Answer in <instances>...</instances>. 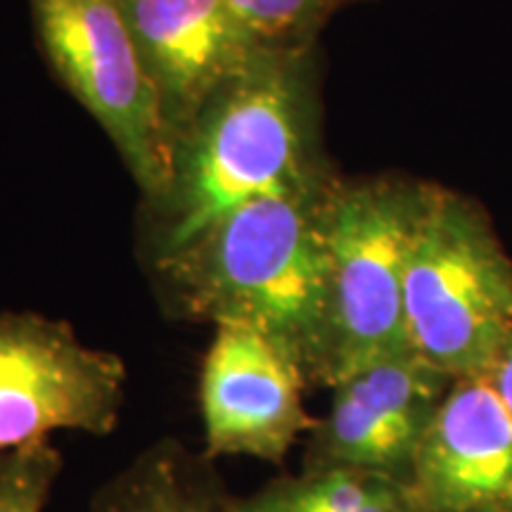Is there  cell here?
I'll return each instance as SVG.
<instances>
[{"instance_id":"cell-1","label":"cell","mask_w":512,"mask_h":512,"mask_svg":"<svg viewBox=\"0 0 512 512\" xmlns=\"http://www.w3.org/2000/svg\"><path fill=\"white\" fill-rule=\"evenodd\" d=\"M320 133L313 48H266L228 79L171 147V178L143 204L152 273L268 192L332 178Z\"/></svg>"},{"instance_id":"cell-2","label":"cell","mask_w":512,"mask_h":512,"mask_svg":"<svg viewBox=\"0 0 512 512\" xmlns=\"http://www.w3.org/2000/svg\"><path fill=\"white\" fill-rule=\"evenodd\" d=\"M337 181L268 192L233 211L155 273L164 302L190 320L266 332L309 387H328V209Z\"/></svg>"},{"instance_id":"cell-3","label":"cell","mask_w":512,"mask_h":512,"mask_svg":"<svg viewBox=\"0 0 512 512\" xmlns=\"http://www.w3.org/2000/svg\"><path fill=\"white\" fill-rule=\"evenodd\" d=\"M413 356L441 373L484 377L512 330V259L475 197L432 183L406 268Z\"/></svg>"},{"instance_id":"cell-4","label":"cell","mask_w":512,"mask_h":512,"mask_svg":"<svg viewBox=\"0 0 512 512\" xmlns=\"http://www.w3.org/2000/svg\"><path fill=\"white\" fill-rule=\"evenodd\" d=\"M430 190V181L401 174L339 176L328 209V387L413 354L406 268Z\"/></svg>"},{"instance_id":"cell-5","label":"cell","mask_w":512,"mask_h":512,"mask_svg":"<svg viewBox=\"0 0 512 512\" xmlns=\"http://www.w3.org/2000/svg\"><path fill=\"white\" fill-rule=\"evenodd\" d=\"M43 55L62 86L102 126L143 192L171 178V145L157 95L114 0H29Z\"/></svg>"},{"instance_id":"cell-6","label":"cell","mask_w":512,"mask_h":512,"mask_svg":"<svg viewBox=\"0 0 512 512\" xmlns=\"http://www.w3.org/2000/svg\"><path fill=\"white\" fill-rule=\"evenodd\" d=\"M126 384L124 358L86 344L67 320L0 311V453L55 432L107 437Z\"/></svg>"},{"instance_id":"cell-7","label":"cell","mask_w":512,"mask_h":512,"mask_svg":"<svg viewBox=\"0 0 512 512\" xmlns=\"http://www.w3.org/2000/svg\"><path fill=\"white\" fill-rule=\"evenodd\" d=\"M456 382L418 356L377 361L342 377L313 422L304 470H356L408 486L441 401Z\"/></svg>"},{"instance_id":"cell-8","label":"cell","mask_w":512,"mask_h":512,"mask_svg":"<svg viewBox=\"0 0 512 512\" xmlns=\"http://www.w3.org/2000/svg\"><path fill=\"white\" fill-rule=\"evenodd\" d=\"M200 373L204 453L280 463L313 420L304 406V370L266 332L214 325Z\"/></svg>"},{"instance_id":"cell-9","label":"cell","mask_w":512,"mask_h":512,"mask_svg":"<svg viewBox=\"0 0 512 512\" xmlns=\"http://www.w3.org/2000/svg\"><path fill=\"white\" fill-rule=\"evenodd\" d=\"M155 88L169 145L261 53L226 0H114Z\"/></svg>"},{"instance_id":"cell-10","label":"cell","mask_w":512,"mask_h":512,"mask_svg":"<svg viewBox=\"0 0 512 512\" xmlns=\"http://www.w3.org/2000/svg\"><path fill=\"white\" fill-rule=\"evenodd\" d=\"M418 512L512 508V411L486 377L451 384L408 479Z\"/></svg>"},{"instance_id":"cell-11","label":"cell","mask_w":512,"mask_h":512,"mask_svg":"<svg viewBox=\"0 0 512 512\" xmlns=\"http://www.w3.org/2000/svg\"><path fill=\"white\" fill-rule=\"evenodd\" d=\"M86 512H242L214 460L159 439L95 491Z\"/></svg>"},{"instance_id":"cell-12","label":"cell","mask_w":512,"mask_h":512,"mask_svg":"<svg viewBox=\"0 0 512 512\" xmlns=\"http://www.w3.org/2000/svg\"><path fill=\"white\" fill-rule=\"evenodd\" d=\"M242 512H418L408 486L356 470H304L240 498Z\"/></svg>"},{"instance_id":"cell-13","label":"cell","mask_w":512,"mask_h":512,"mask_svg":"<svg viewBox=\"0 0 512 512\" xmlns=\"http://www.w3.org/2000/svg\"><path fill=\"white\" fill-rule=\"evenodd\" d=\"M347 0H226L259 48H313L332 12Z\"/></svg>"},{"instance_id":"cell-14","label":"cell","mask_w":512,"mask_h":512,"mask_svg":"<svg viewBox=\"0 0 512 512\" xmlns=\"http://www.w3.org/2000/svg\"><path fill=\"white\" fill-rule=\"evenodd\" d=\"M62 472L53 441H36L0 453V512H46Z\"/></svg>"},{"instance_id":"cell-15","label":"cell","mask_w":512,"mask_h":512,"mask_svg":"<svg viewBox=\"0 0 512 512\" xmlns=\"http://www.w3.org/2000/svg\"><path fill=\"white\" fill-rule=\"evenodd\" d=\"M486 380L494 384L498 396L505 401V406L512 411V330L505 337L501 351H498L494 366L484 375Z\"/></svg>"},{"instance_id":"cell-16","label":"cell","mask_w":512,"mask_h":512,"mask_svg":"<svg viewBox=\"0 0 512 512\" xmlns=\"http://www.w3.org/2000/svg\"><path fill=\"white\" fill-rule=\"evenodd\" d=\"M479 512H512V508H494V510H479Z\"/></svg>"}]
</instances>
